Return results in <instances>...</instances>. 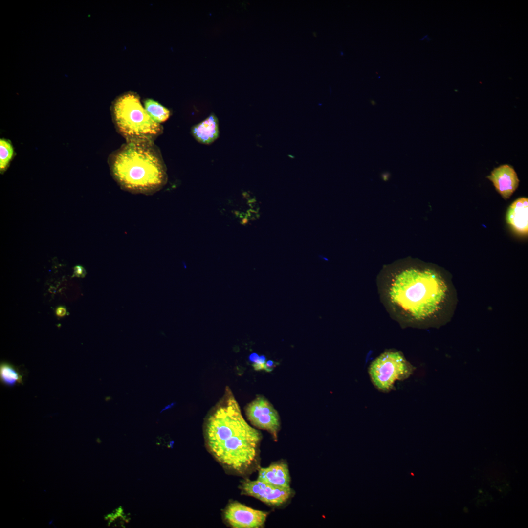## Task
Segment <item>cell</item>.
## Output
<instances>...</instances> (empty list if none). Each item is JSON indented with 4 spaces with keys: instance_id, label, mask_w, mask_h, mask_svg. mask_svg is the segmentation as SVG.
Wrapping results in <instances>:
<instances>
[{
    "instance_id": "8fae6325",
    "label": "cell",
    "mask_w": 528,
    "mask_h": 528,
    "mask_svg": "<svg viewBox=\"0 0 528 528\" xmlns=\"http://www.w3.org/2000/svg\"><path fill=\"white\" fill-rule=\"evenodd\" d=\"M257 480L281 487H290L288 466L283 461L260 468Z\"/></svg>"
},
{
    "instance_id": "44dd1931",
    "label": "cell",
    "mask_w": 528,
    "mask_h": 528,
    "mask_svg": "<svg viewBox=\"0 0 528 528\" xmlns=\"http://www.w3.org/2000/svg\"><path fill=\"white\" fill-rule=\"evenodd\" d=\"M175 403H175V402H173V403H171V404H168V405H167V406H165V407L164 408H163V409H162V410H161V411L160 412V413H162V412L163 411H165V410H167V409H170V408H171L172 407H173V406H174V405L175 404Z\"/></svg>"
},
{
    "instance_id": "277c9868",
    "label": "cell",
    "mask_w": 528,
    "mask_h": 528,
    "mask_svg": "<svg viewBox=\"0 0 528 528\" xmlns=\"http://www.w3.org/2000/svg\"><path fill=\"white\" fill-rule=\"evenodd\" d=\"M112 115L117 129L127 141H152L162 132L161 126L150 117L138 96L132 93L114 101Z\"/></svg>"
},
{
    "instance_id": "7c38bea8",
    "label": "cell",
    "mask_w": 528,
    "mask_h": 528,
    "mask_svg": "<svg viewBox=\"0 0 528 528\" xmlns=\"http://www.w3.org/2000/svg\"><path fill=\"white\" fill-rule=\"evenodd\" d=\"M191 133L198 142L210 144L219 136L218 119L214 114H210L201 122L194 125Z\"/></svg>"
},
{
    "instance_id": "ffe728a7",
    "label": "cell",
    "mask_w": 528,
    "mask_h": 528,
    "mask_svg": "<svg viewBox=\"0 0 528 528\" xmlns=\"http://www.w3.org/2000/svg\"><path fill=\"white\" fill-rule=\"evenodd\" d=\"M258 357H259V355L257 354H256L255 353H252L249 356V360L251 362L253 363L254 362H255L257 360V359L258 358Z\"/></svg>"
},
{
    "instance_id": "e0dca14e",
    "label": "cell",
    "mask_w": 528,
    "mask_h": 528,
    "mask_svg": "<svg viewBox=\"0 0 528 528\" xmlns=\"http://www.w3.org/2000/svg\"><path fill=\"white\" fill-rule=\"evenodd\" d=\"M74 274L77 277L83 278L86 275V271L81 266H76L74 267Z\"/></svg>"
},
{
    "instance_id": "9a60e30c",
    "label": "cell",
    "mask_w": 528,
    "mask_h": 528,
    "mask_svg": "<svg viewBox=\"0 0 528 528\" xmlns=\"http://www.w3.org/2000/svg\"><path fill=\"white\" fill-rule=\"evenodd\" d=\"M14 148L10 140L0 139V171L3 173L9 167L15 155Z\"/></svg>"
},
{
    "instance_id": "7402d4cb",
    "label": "cell",
    "mask_w": 528,
    "mask_h": 528,
    "mask_svg": "<svg viewBox=\"0 0 528 528\" xmlns=\"http://www.w3.org/2000/svg\"><path fill=\"white\" fill-rule=\"evenodd\" d=\"M371 103L373 105H374L376 104V103L373 100H371Z\"/></svg>"
},
{
    "instance_id": "8992f818",
    "label": "cell",
    "mask_w": 528,
    "mask_h": 528,
    "mask_svg": "<svg viewBox=\"0 0 528 528\" xmlns=\"http://www.w3.org/2000/svg\"><path fill=\"white\" fill-rule=\"evenodd\" d=\"M246 417L256 428L268 432L277 440L281 427L279 414L270 402L263 396H257L245 408Z\"/></svg>"
},
{
    "instance_id": "4fadbf2b",
    "label": "cell",
    "mask_w": 528,
    "mask_h": 528,
    "mask_svg": "<svg viewBox=\"0 0 528 528\" xmlns=\"http://www.w3.org/2000/svg\"><path fill=\"white\" fill-rule=\"evenodd\" d=\"M24 373L18 366L10 362L2 361L0 363V382L7 387L23 384Z\"/></svg>"
},
{
    "instance_id": "ba28073f",
    "label": "cell",
    "mask_w": 528,
    "mask_h": 528,
    "mask_svg": "<svg viewBox=\"0 0 528 528\" xmlns=\"http://www.w3.org/2000/svg\"><path fill=\"white\" fill-rule=\"evenodd\" d=\"M268 513L253 509L239 502L230 503L226 507L224 518L234 528H259L264 525Z\"/></svg>"
},
{
    "instance_id": "30bf717a",
    "label": "cell",
    "mask_w": 528,
    "mask_h": 528,
    "mask_svg": "<svg viewBox=\"0 0 528 528\" xmlns=\"http://www.w3.org/2000/svg\"><path fill=\"white\" fill-rule=\"evenodd\" d=\"M506 220L514 231L526 235L528 232V199L520 198L514 201L508 208Z\"/></svg>"
},
{
    "instance_id": "7a4b0ae2",
    "label": "cell",
    "mask_w": 528,
    "mask_h": 528,
    "mask_svg": "<svg viewBox=\"0 0 528 528\" xmlns=\"http://www.w3.org/2000/svg\"><path fill=\"white\" fill-rule=\"evenodd\" d=\"M447 295L445 281L430 269L404 270L395 276L389 289L392 304L418 320L430 318L438 313Z\"/></svg>"
},
{
    "instance_id": "9c48e42d",
    "label": "cell",
    "mask_w": 528,
    "mask_h": 528,
    "mask_svg": "<svg viewBox=\"0 0 528 528\" xmlns=\"http://www.w3.org/2000/svg\"><path fill=\"white\" fill-rule=\"evenodd\" d=\"M487 178L493 183L496 191L505 199L511 197L519 183L515 171L508 164L494 168Z\"/></svg>"
},
{
    "instance_id": "6da1fadb",
    "label": "cell",
    "mask_w": 528,
    "mask_h": 528,
    "mask_svg": "<svg viewBox=\"0 0 528 528\" xmlns=\"http://www.w3.org/2000/svg\"><path fill=\"white\" fill-rule=\"evenodd\" d=\"M204 438L211 454L232 471L243 474L257 460L262 434L246 421L229 388L209 413Z\"/></svg>"
},
{
    "instance_id": "ac0fdd59",
    "label": "cell",
    "mask_w": 528,
    "mask_h": 528,
    "mask_svg": "<svg viewBox=\"0 0 528 528\" xmlns=\"http://www.w3.org/2000/svg\"><path fill=\"white\" fill-rule=\"evenodd\" d=\"M277 362H274L272 360H268L266 361L264 370L267 372H271L273 369L277 366Z\"/></svg>"
},
{
    "instance_id": "5b68a950",
    "label": "cell",
    "mask_w": 528,
    "mask_h": 528,
    "mask_svg": "<svg viewBox=\"0 0 528 528\" xmlns=\"http://www.w3.org/2000/svg\"><path fill=\"white\" fill-rule=\"evenodd\" d=\"M415 369L400 352L388 351L372 362L369 374L377 389L388 392L394 388L396 381L408 378Z\"/></svg>"
},
{
    "instance_id": "52a82bcc",
    "label": "cell",
    "mask_w": 528,
    "mask_h": 528,
    "mask_svg": "<svg viewBox=\"0 0 528 528\" xmlns=\"http://www.w3.org/2000/svg\"><path fill=\"white\" fill-rule=\"evenodd\" d=\"M242 492L262 502L273 506L286 503L292 494L290 487H281L258 480H245L241 485Z\"/></svg>"
},
{
    "instance_id": "3957f363",
    "label": "cell",
    "mask_w": 528,
    "mask_h": 528,
    "mask_svg": "<svg viewBox=\"0 0 528 528\" xmlns=\"http://www.w3.org/2000/svg\"><path fill=\"white\" fill-rule=\"evenodd\" d=\"M109 164L117 182L132 192L151 193L166 182L165 167L152 141H127L110 156Z\"/></svg>"
},
{
    "instance_id": "d6986e66",
    "label": "cell",
    "mask_w": 528,
    "mask_h": 528,
    "mask_svg": "<svg viewBox=\"0 0 528 528\" xmlns=\"http://www.w3.org/2000/svg\"><path fill=\"white\" fill-rule=\"evenodd\" d=\"M55 313L58 317H63L66 313V309L63 306H59L56 308Z\"/></svg>"
},
{
    "instance_id": "2e32d148",
    "label": "cell",
    "mask_w": 528,
    "mask_h": 528,
    "mask_svg": "<svg viewBox=\"0 0 528 528\" xmlns=\"http://www.w3.org/2000/svg\"><path fill=\"white\" fill-rule=\"evenodd\" d=\"M266 357L264 355L259 356L257 360L252 364L254 370L260 371L264 369Z\"/></svg>"
},
{
    "instance_id": "5bb4252c",
    "label": "cell",
    "mask_w": 528,
    "mask_h": 528,
    "mask_svg": "<svg viewBox=\"0 0 528 528\" xmlns=\"http://www.w3.org/2000/svg\"><path fill=\"white\" fill-rule=\"evenodd\" d=\"M144 106L150 117L158 123L166 121L170 115V111L167 108L153 99H146Z\"/></svg>"
}]
</instances>
